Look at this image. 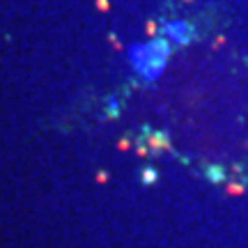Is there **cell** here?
Segmentation results:
<instances>
[{
  "instance_id": "6da1fadb",
  "label": "cell",
  "mask_w": 248,
  "mask_h": 248,
  "mask_svg": "<svg viewBox=\"0 0 248 248\" xmlns=\"http://www.w3.org/2000/svg\"><path fill=\"white\" fill-rule=\"evenodd\" d=\"M166 32H168L172 39H177L179 44H186L191 37H188V26H184V23H172V26L166 28Z\"/></svg>"
},
{
  "instance_id": "7a4b0ae2",
  "label": "cell",
  "mask_w": 248,
  "mask_h": 248,
  "mask_svg": "<svg viewBox=\"0 0 248 248\" xmlns=\"http://www.w3.org/2000/svg\"><path fill=\"white\" fill-rule=\"evenodd\" d=\"M207 175H209V182L218 184V182L225 179V170H223L221 166H209V168H207Z\"/></svg>"
},
{
  "instance_id": "3957f363",
  "label": "cell",
  "mask_w": 248,
  "mask_h": 248,
  "mask_svg": "<svg viewBox=\"0 0 248 248\" xmlns=\"http://www.w3.org/2000/svg\"><path fill=\"white\" fill-rule=\"evenodd\" d=\"M154 177H156L154 170H147V172H145V182H154Z\"/></svg>"
}]
</instances>
